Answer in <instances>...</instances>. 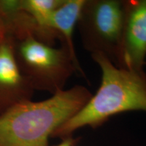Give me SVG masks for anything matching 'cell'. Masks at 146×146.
Here are the masks:
<instances>
[{
  "label": "cell",
  "mask_w": 146,
  "mask_h": 146,
  "mask_svg": "<svg viewBox=\"0 0 146 146\" xmlns=\"http://www.w3.org/2000/svg\"><path fill=\"white\" fill-rule=\"evenodd\" d=\"M102 70V83L96 94L72 117L52 133L64 139L80 128H96L114 115L131 111L146 112V74L118 68L104 54H91Z\"/></svg>",
  "instance_id": "6da1fadb"
},
{
  "label": "cell",
  "mask_w": 146,
  "mask_h": 146,
  "mask_svg": "<svg viewBox=\"0 0 146 146\" xmlns=\"http://www.w3.org/2000/svg\"><path fill=\"white\" fill-rule=\"evenodd\" d=\"M92 96L86 87L76 85L43 101L18 104L0 116V146H47L52 133Z\"/></svg>",
  "instance_id": "7a4b0ae2"
},
{
  "label": "cell",
  "mask_w": 146,
  "mask_h": 146,
  "mask_svg": "<svg viewBox=\"0 0 146 146\" xmlns=\"http://www.w3.org/2000/svg\"><path fill=\"white\" fill-rule=\"evenodd\" d=\"M13 41L18 68L34 91L54 94L63 90L67 80L74 72L85 76L64 45L55 48L33 36Z\"/></svg>",
  "instance_id": "3957f363"
},
{
  "label": "cell",
  "mask_w": 146,
  "mask_h": 146,
  "mask_svg": "<svg viewBox=\"0 0 146 146\" xmlns=\"http://www.w3.org/2000/svg\"><path fill=\"white\" fill-rule=\"evenodd\" d=\"M125 1L85 0L77 23L83 46L100 53L116 66L119 62Z\"/></svg>",
  "instance_id": "277c9868"
},
{
  "label": "cell",
  "mask_w": 146,
  "mask_h": 146,
  "mask_svg": "<svg viewBox=\"0 0 146 146\" xmlns=\"http://www.w3.org/2000/svg\"><path fill=\"white\" fill-rule=\"evenodd\" d=\"M146 58V0L125 1L118 68L143 72Z\"/></svg>",
  "instance_id": "5b68a950"
},
{
  "label": "cell",
  "mask_w": 146,
  "mask_h": 146,
  "mask_svg": "<svg viewBox=\"0 0 146 146\" xmlns=\"http://www.w3.org/2000/svg\"><path fill=\"white\" fill-rule=\"evenodd\" d=\"M34 89L16 62L10 35L0 43V116L22 102L31 100Z\"/></svg>",
  "instance_id": "8992f818"
},
{
  "label": "cell",
  "mask_w": 146,
  "mask_h": 146,
  "mask_svg": "<svg viewBox=\"0 0 146 146\" xmlns=\"http://www.w3.org/2000/svg\"><path fill=\"white\" fill-rule=\"evenodd\" d=\"M85 0H64L53 13L50 19V28L59 35L62 44L68 50L73 61L81 68L76 56L73 35L76 25L85 4Z\"/></svg>",
  "instance_id": "52a82bcc"
},
{
  "label": "cell",
  "mask_w": 146,
  "mask_h": 146,
  "mask_svg": "<svg viewBox=\"0 0 146 146\" xmlns=\"http://www.w3.org/2000/svg\"><path fill=\"white\" fill-rule=\"evenodd\" d=\"M8 31L3 14L0 11V43L8 36Z\"/></svg>",
  "instance_id": "ba28073f"
},
{
  "label": "cell",
  "mask_w": 146,
  "mask_h": 146,
  "mask_svg": "<svg viewBox=\"0 0 146 146\" xmlns=\"http://www.w3.org/2000/svg\"><path fill=\"white\" fill-rule=\"evenodd\" d=\"M76 140L74 139L72 136L64 138L62 139V141L55 146H74L76 143Z\"/></svg>",
  "instance_id": "9c48e42d"
},
{
  "label": "cell",
  "mask_w": 146,
  "mask_h": 146,
  "mask_svg": "<svg viewBox=\"0 0 146 146\" xmlns=\"http://www.w3.org/2000/svg\"><path fill=\"white\" fill-rule=\"evenodd\" d=\"M145 66H146V61H145Z\"/></svg>",
  "instance_id": "30bf717a"
}]
</instances>
